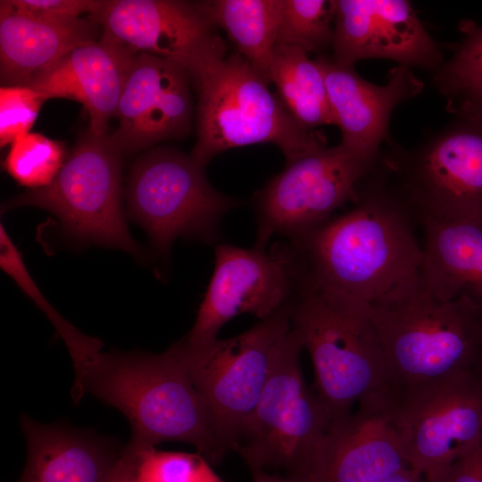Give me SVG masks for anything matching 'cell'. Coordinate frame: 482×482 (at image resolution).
<instances>
[{
    "mask_svg": "<svg viewBox=\"0 0 482 482\" xmlns=\"http://www.w3.org/2000/svg\"><path fill=\"white\" fill-rule=\"evenodd\" d=\"M362 183L351 208L291 242L303 258L304 281L370 306L420 285L422 247L397 194Z\"/></svg>",
    "mask_w": 482,
    "mask_h": 482,
    "instance_id": "obj_1",
    "label": "cell"
},
{
    "mask_svg": "<svg viewBox=\"0 0 482 482\" xmlns=\"http://www.w3.org/2000/svg\"><path fill=\"white\" fill-rule=\"evenodd\" d=\"M85 393L128 419V443L135 446L187 443L211 464L219 463L229 452L173 345L162 353L101 352L74 376V402Z\"/></svg>",
    "mask_w": 482,
    "mask_h": 482,
    "instance_id": "obj_2",
    "label": "cell"
},
{
    "mask_svg": "<svg viewBox=\"0 0 482 482\" xmlns=\"http://www.w3.org/2000/svg\"><path fill=\"white\" fill-rule=\"evenodd\" d=\"M197 96L196 141L191 155L204 164L229 149L270 143L286 164L325 145L318 133L287 112L269 84L239 54H211L189 72Z\"/></svg>",
    "mask_w": 482,
    "mask_h": 482,
    "instance_id": "obj_3",
    "label": "cell"
},
{
    "mask_svg": "<svg viewBox=\"0 0 482 482\" xmlns=\"http://www.w3.org/2000/svg\"><path fill=\"white\" fill-rule=\"evenodd\" d=\"M287 307L332 421L356 402L394 388L367 304L303 281Z\"/></svg>",
    "mask_w": 482,
    "mask_h": 482,
    "instance_id": "obj_4",
    "label": "cell"
},
{
    "mask_svg": "<svg viewBox=\"0 0 482 482\" xmlns=\"http://www.w3.org/2000/svg\"><path fill=\"white\" fill-rule=\"evenodd\" d=\"M391 383L402 388L478 369L482 310L464 296L436 298L420 285L369 306Z\"/></svg>",
    "mask_w": 482,
    "mask_h": 482,
    "instance_id": "obj_5",
    "label": "cell"
},
{
    "mask_svg": "<svg viewBox=\"0 0 482 482\" xmlns=\"http://www.w3.org/2000/svg\"><path fill=\"white\" fill-rule=\"evenodd\" d=\"M303 345L291 328L275 349L267 381L237 441L250 470H283L302 480L332 418L303 378Z\"/></svg>",
    "mask_w": 482,
    "mask_h": 482,
    "instance_id": "obj_6",
    "label": "cell"
},
{
    "mask_svg": "<svg viewBox=\"0 0 482 482\" xmlns=\"http://www.w3.org/2000/svg\"><path fill=\"white\" fill-rule=\"evenodd\" d=\"M121 154L110 135L97 137L87 129L51 184L7 200L1 212L21 206L44 209L75 240L142 259L143 250L130 236L122 210Z\"/></svg>",
    "mask_w": 482,
    "mask_h": 482,
    "instance_id": "obj_7",
    "label": "cell"
},
{
    "mask_svg": "<svg viewBox=\"0 0 482 482\" xmlns=\"http://www.w3.org/2000/svg\"><path fill=\"white\" fill-rule=\"evenodd\" d=\"M205 166L179 149L156 146L131 167L128 214L146 231L161 257H168L179 237L218 241L221 219L241 204L212 187Z\"/></svg>",
    "mask_w": 482,
    "mask_h": 482,
    "instance_id": "obj_8",
    "label": "cell"
},
{
    "mask_svg": "<svg viewBox=\"0 0 482 482\" xmlns=\"http://www.w3.org/2000/svg\"><path fill=\"white\" fill-rule=\"evenodd\" d=\"M291 328L287 303L236 337L202 346L184 339L173 344L229 451H235L264 388L277 345Z\"/></svg>",
    "mask_w": 482,
    "mask_h": 482,
    "instance_id": "obj_9",
    "label": "cell"
},
{
    "mask_svg": "<svg viewBox=\"0 0 482 482\" xmlns=\"http://www.w3.org/2000/svg\"><path fill=\"white\" fill-rule=\"evenodd\" d=\"M393 417L410 468L441 482L482 434V375L473 369L395 388Z\"/></svg>",
    "mask_w": 482,
    "mask_h": 482,
    "instance_id": "obj_10",
    "label": "cell"
},
{
    "mask_svg": "<svg viewBox=\"0 0 482 482\" xmlns=\"http://www.w3.org/2000/svg\"><path fill=\"white\" fill-rule=\"evenodd\" d=\"M377 162L344 146H324L290 163L253 196L254 247L266 249L275 235L295 240L317 229L353 201Z\"/></svg>",
    "mask_w": 482,
    "mask_h": 482,
    "instance_id": "obj_11",
    "label": "cell"
},
{
    "mask_svg": "<svg viewBox=\"0 0 482 482\" xmlns=\"http://www.w3.org/2000/svg\"><path fill=\"white\" fill-rule=\"evenodd\" d=\"M304 275L301 253L289 240L266 249L217 245L212 276L184 341L191 346L208 345L242 313L270 317L292 299Z\"/></svg>",
    "mask_w": 482,
    "mask_h": 482,
    "instance_id": "obj_12",
    "label": "cell"
},
{
    "mask_svg": "<svg viewBox=\"0 0 482 482\" xmlns=\"http://www.w3.org/2000/svg\"><path fill=\"white\" fill-rule=\"evenodd\" d=\"M462 119L394 166L395 192L418 224L482 219V126Z\"/></svg>",
    "mask_w": 482,
    "mask_h": 482,
    "instance_id": "obj_13",
    "label": "cell"
},
{
    "mask_svg": "<svg viewBox=\"0 0 482 482\" xmlns=\"http://www.w3.org/2000/svg\"><path fill=\"white\" fill-rule=\"evenodd\" d=\"M88 17L100 27L101 37L134 54L177 62L188 72L204 57L226 50L196 2L108 0Z\"/></svg>",
    "mask_w": 482,
    "mask_h": 482,
    "instance_id": "obj_14",
    "label": "cell"
},
{
    "mask_svg": "<svg viewBox=\"0 0 482 482\" xmlns=\"http://www.w3.org/2000/svg\"><path fill=\"white\" fill-rule=\"evenodd\" d=\"M395 388L331 422L302 482H378L410 468L394 417Z\"/></svg>",
    "mask_w": 482,
    "mask_h": 482,
    "instance_id": "obj_15",
    "label": "cell"
},
{
    "mask_svg": "<svg viewBox=\"0 0 482 482\" xmlns=\"http://www.w3.org/2000/svg\"><path fill=\"white\" fill-rule=\"evenodd\" d=\"M193 89L191 76L182 65L136 54L115 115L118 127L110 135L121 154L184 138L194 117Z\"/></svg>",
    "mask_w": 482,
    "mask_h": 482,
    "instance_id": "obj_16",
    "label": "cell"
},
{
    "mask_svg": "<svg viewBox=\"0 0 482 482\" xmlns=\"http://www.w3.org/2000/svg\"><path fill=\"white\" fill-rule=\"evenodd\" d=\"M333 60L352 66L383 58L409 68L437 70L442 56L405 0L334 1Z\"/></svg>",
    "mask_w": 482,
    "mask_h": 482,
    "instance_id": "obj_17",
    "label": "cell"
},
{
    "mask_svg": "<svg viewBox=\"0 0 482 482\" xmlns=\"http://www.w3.org/2000/svg\"><path fill=\"white\" fill-rule=\"evenodd\" d=\"M326 83L334 125L342 135L341 144L356 155L377 162L394 109L417 96L422 82L411 68L393 69L386 85L378 86L361 78L352 66L319 56Z\"/></svg>",
    "mask_w": 482,
    "mask_h": 482,
    "instance_id": "obj_18",
    "label": "cell"
},
{
    "mask_svg": "<svg viewBox=\"0 0 482 482\" xmlns=\"http://www.w3.org/2000/svg\"><path fill=\"white\" fill-rule=\"evenodd\" d=\"M134 54L103 37L71 50L55 66L29 86L46 100L79 102L89 117L88 130L97 137L107 135L115 117Z\"/></svg>",
    "mask_w": 482,
    "mask_h": 482,
    "instance_id": "obj_19",
    "label": "cell"
},
{
    "mask_svg": "<svg viewBox=\"0 0 482 482\" xmlns=\"http://www.w3.org/2000/svg\"><path fill=\"white\" fill-rule=\"evenodd\" d=\"M100 29L88 16L47 20L14 11L1 0L2 86H29L75 47L97 39Z\"/></svg>",
    "mask_w": 482,
    "mask_h": 482,
    "instance_id": "obj_20",
    "label": "cell"
},
{
    "mask_svg": "<svg viewBox=\"0 0 482 482\" xmlns=\"http://www.w3.org/2000/svg\"><path fill=\"white\" fill-rule=\"evenodd\" d=\"M25 468L17 482H105L122 447L61 423L42 424L23 414Z\"/></svg>",
    "mask_w": 482,
    "mask_h": 482,
    "instance_id": "obj_21",
    "label": "cell"
},
{
    "mask_svg": "<svg viewBox=\"0 0 482 482\" xmlns=\"http://www.w3.org/2000/svg\"><path fill=\"white\" fill-rule=\"evenodd\" d=\"M420 282L431 295L482 310V219L425 220Z\"/></svg>",
    "mask_w": 482,
    "mask_h": 482,
    "instance_id": "obj_22",
    "label": "cell"
},
{
    "mask_svg": "<svg viewBox=\"0 0 482 482\" xmlns=\"http://www.w3.org/2000/svg\"><path fill=\"white\" fill-rule=\"evenodd\" d=\"M282 0H209L196 4L214 27L222 29L239 54L270 84L278 44Z\"/></svg>",
    "mask_w": 482,
    "mask_h": 482,
    "instance_id": "obj_23",
    "label": "cell"
},
{
    "mask_svg": "<svg viewBox=\"0 0 482 482\" xmlns=\"http://www.w3.org/2000/svg\"><path fill=\"white\" fill-rule=\"evenodd\" d=\"M270 82L287 112L303 128L313 130L334 125L322 70L303 49L277 44L272 56Z\"/></svg>",
    "mask_w": 482,
    "mask_h": 482,
    "instance_id": "obj_24",
    "label": "cell"
},
{
    "mask_svg": "<svg viewBox=\"0 0 482 482\" xmlns=\"http://www.w3.org/2000/svg\"><path fill=\"white\" fill-rule=\"evenodd\" d=\"M0 265L52 322L71 357L74 374L78 375L102 352L104 344L99 339L79 331L45 298L3 225L0 227Z\"/></svg>",
    "mask_w": 482,
    "mask_h": 482,
    "instance_id": "obj_25",
    "label": "cell"
},
{
    "mask_svg": "<svg viewBox=\"0 0 482 482\" xmlns=\"http://www.w3.org/2000/svg\"><path fill=\"white\" fill-rule=\"evenodd\" d=\"M65 159L62 143L29 132L10 145L3 167L20 185L37 189L52 183Z\"/></svg>",
    "mask_w": 482,
    "mask_h": 482,
    "instance_id": "obj_26",
    "label": "cell"
},
{
    "mask_svg": "<svg viewBox=\"0 0 482 482\" xmlns=\"http://www.w3.org/2000/svg\"><path fill=\"white\" fill-rule=\"evenodd\" d=\"M334 1L282 0L278 44L320 52L333 38Z\"/></svg>",
    "mask_w": 482,
    "mask_h": 482,
    "instance_id": "obj_27",
    "label": "cell"
},
{
    "mask_svg": "<svg viewBox=\"0 0 482 482\" xmlns=\"http://www.w3.org/2000/svg\"><path fill=\"white\" fill-rule=\"evenodd\" d=\"M464 37L435 75L442 93L461 103L482 99V26L464 23Z\"/></svg>",
    "mask_w": 482,
    "mask_h": 482,
    "instance_id": "obj_28",
    "label": "cell"
},
{
    "mask_svg": "<svg viewBox=\"0 0 482 482\" xmlns=\"http://www.w3.org/2000/svg\"><path fill=\"white\" fill-rule=\"evenodd\" d=\"M141 482H223L200 453L145 449L140 465Z\"/></svg>",
    "mask_w": 482,
    "mask_h": 482,
    "instance_id": "obj_29",
    "label": "cell"
},
{
    "mask_svg": "<svg viewBox=\"0 0 482 482\" xmlns=\"http://www.w3.org/2000/svg\"><path fill=\"white\" fill-rule=\"evenodd\" d=\"M45 101L40 92L28 86L0 87L1 147L30 132Z\"/></svg>",
    "mask_w": 482,
    "mask_h": 482,
    "instance_id": "obj_30",
    "label": "cell"
},
{
    "mask_svg": "<svg viewBox=\"0 0 482 482\" xmlns=\"http://www.w3.org/2000/svg\"><path fill=\"white\" fill-rule=\"evenodd\" d=\"M12 10L31 16L54 20L71 21L98 12L105 4L104 0H4Z\"/></svg>",
    "mask_w": 482,
    "mask_h": 482,
    "instance_id": "obj_31",
    "label": "cell"
},
{
    "mask_svg": "<svg viewBox=\"0 0 482 482\" xmlns=\"http://www.w3.org/2000/svg\"><path fill=\"white\" fill-rule=\"evenodd\" d=\"M441 482H482V434L452 463Z\"/></svg>",
    "mask_w": 482,
    "mask_h": 482,
    "instance_id": "obj_32",
    "label": "cell"
},
{
    "mask_svg": "<svg viewBox=\"0 0 482 482\" xmlns=\"http://www.w3.org/2000/svg\"><path fill=\"white\" fill-rule=\"evenodd\" d=\"M144 450L127 443L105 482H141L140 465Z\"/></svg>",
    "mask_w": 482,
    "mask_h": 482,
    "instance_id": "obj_33",
    "label": "cell"
},
{
    "mask_svg": "<svg viewBox=\"0 0 482 482\" xmlns=\"http://www.w3.org/2000/svg\"><path fill=\"white\" fill-rule=\"evenodd\" d=\"M459 112L461 118L470 120L482 126V99L461 103Z\"/></svg>",
    "mask_w": 482,
    "mask_h": 482,
    "instance_id": "obj_34",
    "label": "cell"
},
{
    "mask_svg": "<svg viewBox=\"0 0 482 482\" xmlns=\"http://www.w3.org/2000/svg\"><path fill=\"white\" fill-rule=\"evenodd\" d=\"M378 482H425V479L420 473L407 468Z\"/></svg>",
    "mask_w": 482,
    "mask_h": 482,
    "instance_id": "obj_35",
    "label": "cell"
},
{
    "mask_svg": "<svg viewBox=\"0 0 482 482\" xmlns=\"http://www.w3.org/2000/svg\"><path fill=\"white\" fill-rule=\"evenodd\" d=\"M253 482H302L280 474L260 470H251Z\"/></svg>",
    "mask_w": 482,
    "mask_h": 482,
    "instance_id": "obj_36",
    "label": "cell"
},
{
    "mask_svg": "<svg viewBox=\"0 0 482 482\" xmlns=\"http://www.w3.org/2000/svg\"><path fill=\"white\" fill-rule=\"evenodd\" d=\"M478 371L480 372V374L482 375V355H481V358H480V361H479V364H478Z\"/></svg>",
    "mask_w": 482,
    "mask_h": 482,
    "instance_id": "obj_37",
    "label": "cell"
}]
</instances>
